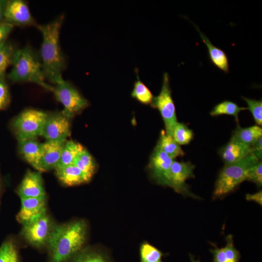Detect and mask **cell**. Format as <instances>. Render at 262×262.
<instances>
[{
    "label": "cell",
    "mask_w": 262,
    "mask_h": 262,
    "mask_svg": "<svg viewBox=\"0 0 262 262\" xmlns=\"http://www.w3.org/2000/svg\"><path fill=\"white\" fill-rule=\"evenodd\" d=\"M64 16L61 15L51 22L37 24L42 41L40 58L46 81L55 85L62 82V74L66 68V60L60 45V35Z\"/></svg>",
    "instance_id": "obj_1"
},
{
    "label": "cell",
    "mask_w": 262,
    "mask_h": 262,
    "mask_svg": "<svg viewBox=\"0 0 262 262\" xmlns=\"http://www.w3.org/2000/svg\"><path fill=\"white\" fill-rule=\"evenodd\" d=\"M86 225L77 220L53 228L48 246L51 262H66L79 252L84 244Z\"/></svg>",
    "instance_id": "obj_2"
},
{
    "label": "cell",
    "mask_w": 262,
    "mask_h": 262,
    "mask_svg": "<svg viewBox=\"0 0 262 262\" xmlns=\"http://www.w3.org/2000/svg\"><path fill=\"white\" fill-rule=\"evenodd\" d=\"M12 66L7 75L12 82L33 83L52 91L53 86L45 78L40 56L29 45L16 49Z\"/></svg>",
    "instance_id": "obj_3"
},
{
    "label": "cell",
    "mask_w": 262,
    "mask_h": 262,
    "mask_svg": "<svg viewBox=\"0 0 262 262\" xmlns=\"http://www.w3.org/2000/svg\"><path fill=\"white\" fill-rule=\"evenodd\" d=\"M260 161H262L250 155L237 162L225 164L216 181L213 197H221L232 192L246 180L248 169Z\"/></svg>",
    "instance_id": "obj_4"
},
{
    "label": "cell",
    "mask_w": 262,
    "mask_h": 262,
    "mask_svg": "<svg viewBox=\"0 0 262 262\" xmlns=\"http://www.w3.org/2000/svg\"><path fill=\"white\" fill-rule=\"evenodd\" d=\"M48 115L34 109H28L20 113L12 122V127L18 141L36 139L42 135Z\"/></svg>",
    "instance_id": "obj_5"
},
{
    "label": "cell",
    "mask_w": 262,
    "mask_h": 262,
    "mask_svg": "<svg viewBox=\"0 0 262 262\" xmlns=\"http://www.w3.org/2000/svg\"><path fill=\"white\" fill-rule=\"evenodd\" d=\"M64 106L62 113L69 118L86 108L89 102L69 82L64 80L54 85L52 91Z\"/></svg>",
    "instance_id": "obj_6"
},
{
    "label": "cell",
    "mask_w": 262,
    "mask_h": 262,
    "mask_svg": "<svg viewBox=\"0 0 262 262\" xmlns=\"http://www.w3.org/2000/svg\"><path fill=\"white\" fill-rule=\"evenodd\" d=\"M150 104L152 108L158 110L164 124L165 132L172 136L174 128L178 121L169 75L167 72L163 75V83L159 94L153 97Z\"/></svg>",
    "instance_id": "obj_7"
},
{
    "label": "cell",
    "mask_w": 262,
    "mask_h": 262,
    "mask_svg": "<svg viewBox=\"0 0 262 262\" xmlns=\"http://www.w3.org/2000/svg\"><path fill=\"white\" fill-rule=\"evenodd\" d=\"M22 225L21 234L29 244L36 247L48 244L53 228L46 213Z\"/></svg>",
    "instance_id": "obj_8"
},
{
    "label": "cell",
    "mask_w": 262,
    "mask_h": 262,
    "mask_svg": "<svg viewBox=\"0 0 262 262\" xmlns=\"http://www.w3.org/2000/svg\"><path fill=\"white\" fill-rule=\"evenodd\" d=\"M195 166L190 162H178L173 161L172 164L168 182V186L180 194L195 197L190 192L186 180L194 178V170Z\"/></svg>",
    "instance_id": "obj_9"
},
{
    "label": "cell",
    "mask_w": 262,
    "mask_h": 262,
    "mask_svg": "<svg viewBox=\"0 0 262 262\" xmlns=\"http://www.w3.org/2000/svg\"><path fill=\"white\" fill-rule=\"evenodd\" d=\"M70 118L62 112L48 115L41 136L47 141L65 142L70 134Z\"/></svg>",
    "instance_id": "obj_10"
},
{
    "label": "cell",
    "mask_w": 262,
    "mask_h": 262,
    "mask_svg": "<svg viewBox=\"0 0 262 262\" xmlns=\"http://www.w3.org/2000/svg\"><path fill=\"white\" fill-rule=\"evenodd\" d=\"M4 22L14 27L36 26L37 25L27 3L23 0H8Z\"/></svg>",
    "instance_id": "obj_11"
},
{
    "label": "cell",
    "mask_w": 262,
    "mask_h": 262,
    "mask_svg": "<svg viewBox=\"0 0 262 262\" xmlns=\"http://www.w3.org/2000/svg\"><path fill=\"white\" fill-rule=\"evenodd\" d=\"M174 160L157 147L151 155L149 168L156 182L168 186L170 168Z\"/></svg>",
    "instance_id": "obj_12"
},
{
    "label": "cell",
    "mask_w": 262,
    "mask_h": 262,
    "mask_svg": "<svg viewBox=\"0 0 262 262\" xmlns=\"http://www.w3.org/2000/svg\"><path fill=\"white\" fill-rule=\"evenodd\" d=\"M21 208L16 215L17 220L24 224L46 213V196L21 198Z\"/></svg>",
    "instance_id": "obj_13"
},
{
    "label": "cell",
    "mask_w": 262,
    "mask_h": 262,
    "mask_svg": "<svg viewBox=\"0 0 262 262\" xmlns=\"http://www.w3.org/2000/svg\"><path fill=\"white\" fill-rule=\"evenodd\" d=\"M17 194L20 198L46 196L40 174L28 170L17 188Z\"/></svg>",
    "instance_id": "obj_14"
},
{
    "label": "cell",
    "mask_w": 262,
    "mask_h": 262,
    "mask_svg": "<svg viewBox=\"0 0 262 262\" xmlns=\"http://www.w3.org/2000/svg\"><path fill=\"white\" fill-rule=\"evenodd\" d=\"M65 143L47 141L42 143L41 172L55 169L57 167Z\"/></svg>",
    "instance_id": "obj_15"
},
{
    "label": "cell",
    "mask_w": 262,
    "mask_h": 262,
    "mask_svg": "<svg viewBox=\"0 0 262 262\" xmlns=\"http://www.w3.org/2000/svg\"><path fill=\"white\" fill-rule=\"evenodd\" d=\"M221 157L225 164H232L251 155L250 146L230 140L219 150Z\"/></svg>",
    "instance_id": "obj_16"
},
{
    "label": "cell",
    "mask_w": 262,
    "mask_h": 262,
    "mask_svg": "<svg viewBox=\"0 0 262 262\" xmlns=\"http://www.w3.org/2000/svg\"><path fill=\"white\" fill-rule=\"evenodd\" d=\"M19 150L25 160L34 168L41 172L40 162L42 153V143L36 139L18 141Z\"/></svg>",
    "instance_id": "obj_17"
},
{
    "label": "cell",
    "mask_w": 262,
    "mask_h": 262,
    "mask_svg": "<svg viewBox=\"0 0 262 262\" xmlns=\"http://www.w3.org/2000/svg\"><path fill=\"white\" fill-rule=\"evenodd\" d=\"M55 173L65 185L73 186L88 182L81 170L74 164L57 167Z\"/></svg>",
    "instance_id": "obj_18"
},
{
    "label": "cell",
    "mask_w": 262,
    "mask_h": 262,
    "mask_svg": "<svg viewBox=\"0 0 262 262\" xmlns=\"http://www.w3.org/2000/svg\"><path fill=\"white\" fill-rule=\"evenodd\" d=\"M194 25L208 49L209 58L212 63L225 73H228L229 72V61L225 51L214 46L209 38L200 31L199 28L195 24Z\"/></svg>",
    "instance_id": "obj_19"
},
{
    "label": "cell",
    "mask_w": 262,
    "mask_h": 262,
    "mask_svg": "<svg viewBox=\"0 0 262 262\" xmlns=\"http://www.w3.org/2000/svg\"><path fill=\"white\" fill-rule=\"evenodd\" d=\"M226 240L225 247H215L210 250L213 256V262H238L240 253L234 246L233 236L228 235Z\"/></svg>",
    "instance_id": "obj_20"
},
{
    "label": "cell",
    "mask_w": 262,
    "mask_h": 262,
    "mask_svg": "<svg viewBox=\"0 0 262 262\" xmlns=\"http://www.w3.org/2000/svg\"><path fill=\"white\" fill-rule=\"evenodd\" d=\"M262 136V128L258 125L241 128L239 125L233 131L230 140L251 146Z\"/></svg>",
    "instance_id": "obj_21"
},
{
    "label": "cell",
    "mask_w": 262,
    "mask_h": 262,
    "mask_svg": "<svg viewBox=\"0 0 262 262\" xmlns=\"http://www.w3.org/2000/svg\"><path fill=\"white\" fill-rule=\"evenodd\" d=\"M174 160L178 157L184 156V152L180 145L172 136L162 130L156 146Z\"/></svg>",
    "instance_id": "obj_22"
},
{
    "label": "cell",
    "mask_w": 262,
    "mask_h": 262,
    "mask_svg": "<svg viewBox=\"0 0 262 262\" xmlns=\"http://www.w3.org/2000/svg\"><path fill=\"white\" fill-rule=\"evenodd\" d=\"M73 164L78 167L89 181L95 173V162L90 153L85 148L74 159Z\"/></svg>",
    "instance_id": "obj_23"
},
{
    "label": "cell",
    "mask_w": 262,
    "mask_h": 262,
    "mask_svg": "<svg viewBox=\"0 0 262 262\" xmlns=\"http://www.w3.org/2000/svg\"><path fill=\"white\" fill-rule=\"evenodd\" d=\"M84 148L79 143L72 140L66 141L57 167L72 164L77 156Z\"/></svg>",
    "instance_id": "obj_24"
},
{
    "label": "cell",
    "mask_w": 262,
    "mask_h": 262,
    "mask_svg": "<svg viewBox=\"0 0 262 262\" xmlns=\"http://www.w3.org/2000/svg\"><path fill=\"white\" fill-rule=\"evenodd\" d=\"M247 110L246 107H240L234 102L229 100H224L216 104L210 112L212 116L226 115L233 116L236 121L238 123V115L240 112Z\"/></svg>",
    "instance_id": "obj_25"
},
{
    "label": "cell",
    "mask_w": 262,
    "mask_h": 262,
    "mask_svg": "<svg viewBox=\"0 0 262 262\" xmlns=\"http://www.w3.org/2000/svg\"><path fill=\"white\" fill-rule=\"evenodd\" d=\"M16 48L11 42L6 41L0 46V79H4L8 66L12 65Z\"/></svg>",
    "instance_id": "obj_26"
},
{
    "label": "cell",
    "mask_w": 262,
    "mask_h": 262,
    "mask_svg": "<svg viewBox=\"0 0 262 262\" xmlns=\"http://www.w3.org/2000/svg\"><path fill=\"white\" fill-rule=\"evenodd\" d=\"M137 80L134 83L131 96L142 104H150L153 98L148 87L140 80L138 71L136 69Z\"/></svg>",
    "instance_id": "obj_27"
},
{
    "label": "cell",
    "mask_w": 262,
    "mask_h": 262,
    "mask_svg": "<svg viewBox=\"0 0 262 262\" xmlns=\"http://www.w3.org/2000/svg\"><path fill=\"white\" fill-rule=\"evenodd\" d=\"M194 133L187 125L183 123L177 122L172 133V137L180 145L189 144L193 139Z\"/></svg>",
    "instance_id": "obj_28"
},
{
    "label": "cell",
    "mask_w": 262,
    "mask_h": 262,
    "mask_svg": "<svg viewBox=\"0 0 262 262\" xmlns=\"http://www.w3.org/2000/svg\"><path fill=\"white\" fill-rule=\"evenodd\" d=\"M140 254L141 262H163L162 252L148 243L141 245Z\"/></svg>",
    "instance_id": "obj_29"
},
{
    "label": "cell",
    "mask_w": 262,
    "mask_h": 262,
    "mask_svg": "<svg viewBox=\"0 0 262 262\" xmlns=\"http://www.w3.org/2000/svg\"><path fill=\"white\" fill-rule=\"evenodd\" d=\"M0 262H19L17 251L11 242H5L0 247Z\"/></svg>",
    "instance_id": "obj_30"
},
{
    "label": "cell",
    "mask_w": 262,
    "mask_h": 262,
    "mask_svg": "<svg viewBox=\"0 0 262 262\" xmlns=\"http://www.w3.org/2000/svg\"><path fill=\"white\" fill-rule=\"evenodd\" d=\"M72 262H108V261L99 252L85 250L78 252L74 256Z\"/></svg>",
    "instance_id": "obj_31"
},
{
    "label": "cell",
    "mask_w": 262,
    "mask_h": 262,
    "mask_svg": "<svg viewBox=\"0 0 262 262\" xmlns=\"http://www.w3.org/2000/svg\"><path fill=\"white\" fill-rule=\"evenodd\" d=\"M247 105V110L251 113L256 124L262 125V100H256L242 97Z\"/></svg>",
    "instance_id": "obj_32"
},
{
    "label": "cell",
    "mask_w": 262,
    "mask_h": 262,
    "mask_svg": "<svg viewBox=\"0 0 262 262\" xmlns=\"http://www.w3.org/2000/svg\"><path fill=\"white\" fill-rule=\"evenodd\" d=\"M255 183L258 187L262 185V162L260 161L247 171L246 180Z\"/></svg>",
    "instance_id": "obj_33"
},
{
    "label": "cell",
    "mask_w": 262,
    "mask_h": 262,
    "mask_svg": "<svg viewBox=\"0 0 262 262\" xmlns=\"http://www.w3.org/2000/svg\"><path fill=\"white\" fill-rule=\"evenodd\" d=\"M10 101V93L5 78L0 79V111L5 109Z\"/></svg>",
    "instance_id": "obj_34"
},
{
    "label": "cell",
    "mask_w": 262,
    "mask_h": 262,
    "mask_svg": "<svg viewBox=\"0 0 262 262\" xmlns=\"http://www.w3.org/2000/svg\"><path fill=\"white\" fill-rule=\"evenodd\" d=\"M14 27L13 25L5 22L0 24V46L7 41Z\"/></svg>",
    "instance_id": "obj_35"
},
{
    "label": "cell",
    "mask_w": 262,
    "mask_h": 262,
    "mask_svg": "<svg viewBox=\"0 0 262 262\" xmlns=\"http://www.w3.org/2000/svg\"><path fill=\"white\" fill-rule=\"evenodd\" d=\"M251 155L255 156L259 160L262 158V136L250 146Z\"/></svg>",
    "instance_id": "obj_36"
},
{
    "label": "cell",
    "mask_w": 262,
    "mask_h": 262,
    "mask_svg": "<svg viewBox=\"0 0 262 262\" xmlns=\"http://www.w3.org/2000/svg\"><path fill=\"white\" fill-rule=\"evenodd\" d=\"M246 198L248 201H254L261 206L262 205V191L260 190L253 194H247Z\"/></svg>",
    "instance_id": "obj_37"
},
{
    "label": "cell",
    "mask_w": 262,
    "mask_h": 262,
    "mask_svg": "<svg viewBox=\"0 0 262 262\" xmlns=\"http://www.w3.org/2000/svg\"><path fill=\"white\" fill-rule=\"evenodd\" d=\"M8 0H0V24L4 22L5 13Z\"/></svg>",
    "instance_id": "obj_38"
},
{
    "label": "cell",
    "mask_w": 262,
    "mask_h": 262,
    "mask_svg": "<svg viewBox=\"0 0 262 262\" xmlns=\"http://www.w3.org/2000/svg\"><path fill=\"white\" fill-rule=\"evenodd\" d=\"M191 262H200L198 260H196L192 255H190Z\"/></svg>",
    "instance_id": "obj_39"
},
{
    "label": "cell",
    "mask_w": 262,
    "mask_h": 262,
    "mask_svg": "<svg viewBox=\"0 0 262 262\" xmlns=\"http://www.w3.org/2000/svg\"></svg>",
    "instance_id": "obj_40"
}]
</instances>
